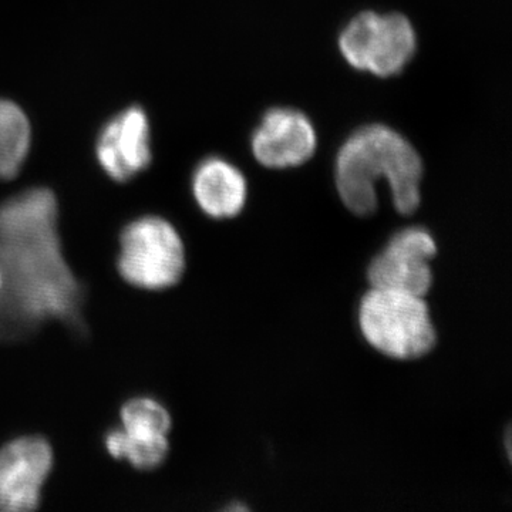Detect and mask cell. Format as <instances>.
<instances>
[{"instance_id": "1", "label": "cell", "mask_w": 512, "mask_h": 512, "mask_svg": "<svg viewBox=\"0 0 512 512\" xmlns=\"http://www.w3.org/2000/svg\"><path fill=\"white\" fill-rule=\"evenodd\" d=\"M0 339L47 319L79 323L82 288L64 261L52 191L32 188L0 204Z\"/></svg>"}, {"instance_id": "2", "label": "cell", "mask_w": 512, "mask_h": 512, "mask_svg": "<svg viewBox=\"0 0 512 512\" xmlns=\"http://www.w3.org/2000/svg\"><path fill=\"white\" fill-rule=\"evenodd\" d=\"M423 164L406 138L390 127H363L340 148L336 188L345 207L359 217L377 210V181L386 178L393 204L403 215L420 207Z\"/></svg>"}, {"instance_id": "3", "label": "cell", "mask_w": 512, "mask_h": 512, "mask_svg": "<svg viewBox=\"0 0 512 512\" xmlns=\"http://www.w3.org/2000/svg\"><path fill=\"white\" fill-rule=\"evenodd\" d=\"M363 338L377 352L396 360H417L437 343L436 328L423 296L370 288L359 306Z\"/></svg>"}, {"instance_id": "4", "label": "cell", "mask_w": 512, "mask_h": 512, "mask_svg": "<svg viewBox=\"0 0 512 512\" xmlns=\"http://www.w3.org/2000/svg\"><path fill=\"white\" fill-rule=\"evenodd\" d=\"M117 268L124 281L147 291H163L185 271L183 239L170 222L143 217L121 232Z\"/></svg>"}, {"instance_id": "5", "label": "cell", "mask_w": 512, "mask_h": 512, "mask_svg": "<svg viewBox=\"0 0 512 512\" xmlns=\"http://www.w3.org/2000/svg\"><path fill=\"white\" fill-rule=\"evenodd\" d=\"M416 32L399 13H360L340 35L339 47L350 66L379 77L402 72L416 52Z\"/></svg>"}, {"instance_id": "6", "label": "cell", "mask_w": 512, "mask_h": 512, "mask_svg": "<svg viewBox=\"0 0 512 512\" xmlns=\"http://www.w3.org/2000/svg\"><path fill=\"white\" fill-rule=\"evenodd\" d=\"M437 255L433 235L423 228H406L390 239L370 262L367 279L372 288L426 296L433 286L430 261Z\"/></svg>"}, {"instance_id": "7", "label": "cell", "mask_w": 512, "mask_h": 512, "mask_svg": "<svg viewBox=\"0 0 512 512\" xmlns=\"http://www.w3.org/2000/svg\"><path fill=\"white\" fill-rule=\"evenodd\" d=\"M52 467V447L42 437H20L0 448V512L36 510Z\"/></svg>"}, {"instance_id": "8", "label": "cell", "mask_w": 512, "mask_h": 512, "mask_svg": "<svg viewBox=\"0 0 512 512\" xmlns=\"http://www.w3.org/2000/svg\"><path fill=\"white\" fill-rule=\"evenodd\" d=\"M315 150L316 133L311 121L291 109L268 111L252 138L256 160L268 168L298 167Z\"/></svg>"}, {"instance_id": "9", "label": "cell", "mask_w": 512, "mask_h": 512, "mask_svg": "<svg viewBox=\"0 0 512 512\" xmlns=\"http://www.w3.org/2000/svg\"><path fill=\"white\" fill-rule=\"evenodd\" d=\"M96 153L103 170L120 183L146 170L151 161L146 113L131 107L114 117L101 131Z\"/></svg>"}, {"instance_id": "10", "label": "cell", "mask_w": 512, "mask_h": 512, "mask_svg": "<svg viewBox=\"0 0 512 512\" xmlns=\"http://www.w3.org/2000/svg\"><path fill=\"white\" fill-rule=\"evenodd\" d=\"M195 201L208 217L227 220L244 210L248 188L244 175L221 158H208L195 170Z\"/></svg>"}, {"instance_id": "11", "label": "cell", "mask_w": 512, "mask_h": 512, "mask_svg": "<svg viewBox=\"0 0 512 512\" xmlns=\"http://www.w3.org/2000/svg\"><path fill=\"white\" fill-rule=\"evenodd\" d=\"M30 150V123L13 101L0 99V180L19 174Z\"/></svg>"}, {"instance_id": "12", "label": "cell", "mask_w": 512, "mask_h": 512, "mask_svg": "<svg viewBox=\"0 0 512 512\" xmlns=\"http://www.w3.org/2000/svg\"><path fill=\"white\" fill-rule=\"evenodd\" d=\"M106 448L111 456L127 460L138 470H153L164 463L170 444L164 434H141L114 429L106 436Z\"/></svg>"}, {"instance_id": "13", "label": "cell", "mask_w": 512, "mask_h": 512, "mask_svg": "<svg viewBox=\"0 0 512 512\" xmlns=\"http://www.w3.org/2000/svg\"><path fill=\"white\" fill-rule=\"evenodd\" d=\"M121 429L131 433L164 434L171 429V416L167 409L150 397H137L121 409Z\"/></svg>"}, {"instance_id": "14", "label": "cell", "mask_w": 512, "mask_h": 512, "mask_svg": "<svg viewBox=\"0 0 512 512\" xmlns=\"http://www.w3.org/2000/svg\"><path fill=\"white\" fill-rule=\"evenodd\" d=\"M3 288V275H2V269H0V293H2Z\"/></svg>"}]
</instances>
